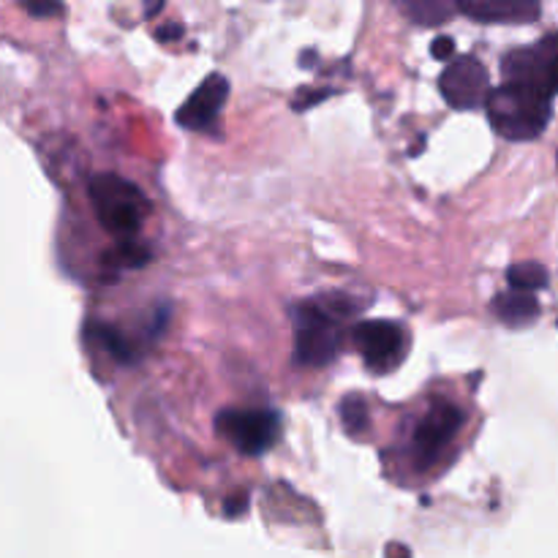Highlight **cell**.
<instances>
[{
  "label": "cell",
  "mask_w": 558,
  "mask_h": 558,
  "mask_svg": "<svg viewBox=\"0 0 558 558\" xmlns=\"http://www.w3.org/2000/svg\"><path fill=\"white\" fill-rule=\"evenodd\" d=\"M158 36V41H178L180 36H183V27L180 25H163L161 31L156 33Z\"/></svg>",
  "instance_id": "d6986e66"
},
{
  "label": "cell",
  "mask_w": 558,
  "mask_h": 558,
  "mask_svg": "<svg viewBox=\"0 0 558 558\" xmlns=\"http://www.w3.org/2000/svg\"><path fill=\"white\" fill-rule=\"evenodd\" d=\"M458 11L477 22H510L526 25L539 20L537 0H458Z\"/></svg>",
  "instance_id": "30bf717a"
},
{
  "label": "cell",
  "mask_w": 558,
  "mask_h": 558,
  "mask_svg": "<svg viewBox=\"0 0 558 558\" xmlns=\"http://www.w3.org/2000/svg\"><path fill=\"white\" fill-rule=\"evenodd\" d=\"M507 82H523V85L539 87L545 93H558V33L545 36L534 47L515 49L501 63Z\"/></svg>",
  "instance_id": "5b68a950"
},
{
  "label": "cell",
  "mask_w": 558,
  "mask_h": 558,
  "mask_svg": "<svg viewBox=\"0 0 558 558\" xmlns=\"http://www.w3.org/2000/svg\"><path fill=\"white\" fill-rule=\"evenodd\" d=\"M507 281L521 292H537V289L548 287V270L537 262H521V265H512L507 270Z\"/></svg>",
  "instance_id": "5bb4252c"
},
{
  "label": "cell",
  "mask_w": 558,
  "mask_h": 558,
  "mask_svg": "<svg viewBox=\"0 0 558 558\" xmlns=\"http://www.w3.org/2000/svg\"><path fill=\"white\" fill-rule=\"evenodd\" d=\"M107 262L114 267H125V270H134V267H142L150 262V251L145 245L134 243L131 238H123V243L118 245L114 251H109Z\"/></svg>",
  "instance_id": "2e32d148"
},
{
  "label": "cell",
  "mask_w": 558,
  "mask_h": 558,
  "mask_svg": "<svg viewBox=\"0 0 558 558\" xmlns=\"http://www.w3.org/2000/svg\"><path fill=\"white\" fill-rule=\"evenodd\" d=\"M216 430L243 456H262L278 441L281 420L270 409H223Z\"/></svg>",
  "instance_id": "277c9868"
},
{
  "label": "cell",
  "mask_w": 558,
  "mask_h": 558,
  "mask_svg": "<svg viewBox=\"0 0 558 558\" xmlns=\"http://www.w3.org/2000/svg\"><path fill=\"white\" fill-rule=\"evenodd\" d=\"M87 338H90V341H96L104 352L112 354L118 363H134L136 360V352H134V347L129 343V338H125L120 330H114V327L90 325L87 327Z\"/></svg>",
  "instance_id": "4fadbf2b"
},
{
  "label": "cell",
  "mask_w": 558,
  "mask_h": 558,
  "mask_svg": "<svg viewBox=\"0 0 558 558\" xmlns=\"http://www.w3.org/2000/svg\"><path fill=\"white\" fill-rule=\"evenodd\" d=\"M229 96V82L223 74H210L205 76L199 87L185 98L183 107L178 109V123L189 131H207L216 118L221 114L223 101Z\"/></svg>",
  "instance_id": "9c48e42d"
},
{
  "label": "cell",
  "mask_w": 558,
  "mask_h": 558,
  "mask_svg": "<svg viewBox=\"0 0 558 558\" xmlns=\"http://www.w3.org/2000/svg\"><path fill=\"white\" fill-rule=\"evenodd\" d=\"M87 191L101 227L118 238H134L150 213V202L142 191L118 174H96Z\"/></svg>",
  "instance_id": "7a4b0ae2"
},
{
  "label": "cell",
  "mask_w": 558,
  "mask_h": 558,
  "mask_svg": "<svg viewBox=\"0 0 558 558\" xmlns=\"http://www.w3.org/2000/svg\"><path fill=\"white\" fill-rule=\"evenodd\" d=\"M327 96H330V90L311 93V96H303V98H298V104H294V109H308V107H314L316 101H322V98H327Z\"/></svg>",
  "instance_id": "ffe728a7"
},
{
  "label": "cell",
  "mask_w": 558,
  "mask_h": 558,
  "mask_svg": "<svg viewBox=\"0 0 558 558\" xmlns=\"http://www.w3.org/2000/svg\"><path fill=\"white\" fill-rule=\"evenodd\" d=\"M430 52H434L436 60H452V54H456V41H452L450 36H439L434 41V47H430Z\"/></svg>",
  "instance_id": "ac0fdd59"
},
{
  "label": "cell",
  "mask_w": 558,
  "mask_h": 558,
  "mask_svg": "<svg viewBox=\"0 0 558 558\" xmlns=\"http://www.w3.org/2000/svg\"><path fill=\"white\" fill-rule=\"evenodd\" d=\"M354 347L363 354L365 365H368L374 374H387V371H396L401 365V360L407 357V336H403L401 325L387 319H374V322H360L352 332Z\"/></svg>",
  "instance_id": "8992f818"
},
{
  "label": "cell",
  "mask_w": 558,
  "mask_h": 558,
  "mask_svg": "<svg viewBox=\"0 0 558 558\" xmlns=\"http://www.w3.org/2000/svg\"><path fill=\"white\" fill-rule=\"evenodd\" d=\"M20 3L27 14L41 16V20L60 14V0H20Z\"/></svg>",
  "instance_id": "e0dca14e"
},
{
  "label": "cell",
  "mask_w": 558,
  "mask_h": 558,
  "mask_svg": "<svg viewBox=\"0 0 558 558\" xmlns=\"http://www.w3.org/2000/svg\"><path fill=\"white\" fill-rule=\"evenodd\" d=\"M550 98L554 96L539 90V87L523 85V82H505L488 93L485 109H488L496 134L512 142H529L537 140L548 125L550 114H554Z\"/></svg>",
  "instance_id": "6da1fadb"
},
{
  "label": "cell",
  "mask_w": 558,
  "mask_h": 558,
  "mask_svg": "<svg viewBox=\"0 0 558 558\" xmlns=\"http://www.w3.org/2000/svg\"><path fill=\"white\" fill-rule=\"evenodd\" d=\"M341 420L347 425V430L352 436H363L368 434L371 428V412H368V403H365L363 396L352 392L341 401Z\"/></svg>",
  "instance_id": "9a60e30c"
},
{
  "label": "cell",
  "mask_w": 558,
  "mask_h": 558,
  "mask_svg": "<svg viewBox=\"0 0 558 558\" xmlns=\"http://www.w3.org/2000/svg\"><path fill=\"white\" fill-rule=\"evenodd\" d=\"M294 363L322 368L338 354L336 316L322 303H303L294 308Z\"/></svg>",
  "instance_id": "3957f363"
},
{
  "label": "cell",
  "mask_w": 558,
  "mask_h": 558,
  "mask_svg": "<svg viewBox=\"0 0 558 558\" xmlns=\"http://www.w3.org/2000/svg\"><path fill=\"white\" fill-rule=\"evenodd\" d=\"M494 311L501 322H507V325H526V322L537 319L539 303L534 300L532 292L512 289V292L496 294Z\"/></svg>",
  "instance_id": "8fae6325"
},
{
  "label": "cell",
  "mask_w": 558,
  "mask_h": 558,
  "mask_svg": "<svg viewBox=\"0 0 558 558\" xmlns=\"http://www.w3.org/2000/svg\"><path fill=\"white\" fill-rule=\"evenodd\" d=\"M463 425V412L447 401H434L414 430V458L420 466H430L456 439Z\"/></svg>",
  "instance_id": "52a82bcc"
},
{
  "label": "cell",
  "mask_w": 558,
  "mask_h": 558,
  "mask_svg": "<svg viewBox=\"0 0 558 558\" xmlns=\"http://www.w3.org/2000/svg\"><path fill=\"white\" fill-rule=\"evenodd\" d=\"M417 25H445L458 11V0H398Z\"/></svg>",
  "instance_id": "7c38bea8"
},
{
  "label": "cell",
  "mask_w": 558,
  "mask_h": 558,
  "mask_svg": "<svg viewBox=\"0 0 558 558\" xmlns=\"http://www.w3.org/2000/svg\"><path fill=\"white\" fill-rule=\"evenodd\" d=\"M439 90L452 109H477L488 101V69L477 58L452 60L439 80Z\"/></svg>",
  "instance_id": "ba28073f"
},
{
  "label": "cell",
  "mask_w": 558,
  "mask_h": 558,
  "mask_svg": "<svg viewBox=\"0 0 558 558\" xmlns=\"http://www.w3.org/2000/svg\"><path fill=\"white\" fill-rule=\"evenodd\" d=\"M245 510V496L240 494L238 499H229L227 501V515H234V512H243Z\"/></svg>",
  "instance_id": "44dd1931"
}]
</instances>
